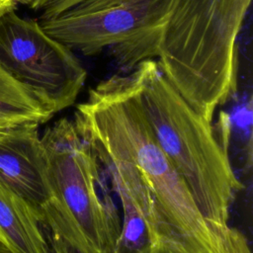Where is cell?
Returning <instances> with one entry per match:
<instances>
[{
	"mask_svg": "<svg viewBox=\"0 0 253 253\" xmlns=\"http://www.w3.org/2000/svg\"><path fill=\"white\" fill-rule=\"evenodd\" d=\"M73 122L79 134L141 214L152 243L190 253H250L242 233L213 228L156 142L140 109L133 75H113L89 89Z\"/></svg>",
	"mask_w": 253,
	"mask_h": 253,
	"instance_id": "obj_1",
	"label": "cell"
},
{
	"mask_svg": "<svg viewBox=\"0 0 253 253\" xmlns=\"http://www.w3.org/2000/svg\"><path fill=\"white\" fill-rule=\"evenodd\" d=\"M140 109L156 142L186 184L205 219L224 235L235 236L229 210L243 186L211 123L174 89L157 60L146 59L131 71Z\"/></svg>",
	"mask_w": 253,
	"mask_h": 253,
	"instance_id": "obj_2",
	"label": "cell"
},
{
	"mask_svg": "<svg viewBox=\"0 0 253 253\" xmlns=\"http://www.w3.org/2000/svg\"><path fill=\"white\" fill-rule=\"evenodd\" d=\"M250 5L251 0H179L163 31L160 71L210 123L237 91L238 36Z\"/></svg>",
	"mask_w": 253,
	"mask_h": 253,
	"instance_id": "obj_3",
	"label": "cell"
},
{
	"mask_svg": "<svg viewBox=\"0 0 253 253\" xmlns=\"http://www.w3.org/2000/svg\"><path fill=\"white\" fill-rule=\"evenodd\" d=\"M47 192L41 218L48 243L72 253H112L121 231L103 187L101 163L73 120L61 118L41 136Z\"/></svg>",
	"mask_w": 253,
	"mask_h": 253,
	"instance_id": "obj_4",
	"label": "cell"
},
{
	"mask_svg": "<svg viewBox=\"0 0 253 253\" xmlns=\"http://www.w3.org/2000/svg\"><path fill=\"white\" fill-rule=\"evenodd\" d=\"M179 0H51L40 25L73 51L94 56L107 50L127 73L155 59L166 24Z\"/></svg>",
	"mask_w": 253,
	"mask_h": 253,
	"instance_id": "obj_5",
	"label": "cell"
},
{
	"mask_svg": "<svg viewBox=\"0 0 253 253\" xmlns=\"http://www.w3.org/2000/svg\"><path fill=\"white\" fill-rule=\"evenodd\" d=\"M0 67L54 114L74 104L87 78L72 49L15 10L0 16Z\"/></svg>",
	"mask_w": 253,
	"mask_h": 253,
	"instance_id": "obj_6",
	"label": "cell"
},
{
	"mask_svg": "<svg viewBox=\"0 0 253 253\" xmlns=\"http://www.w3.org/2000/svg\"><path fill=\"white\" fill-rule=\"evenodd\" d=\"M39 126L25 125L0 135V180L28 200L41 215L47 192Z\"/></svg>",
	"mask_w": 253,
	"mask_h": 253,
	"instance_id": "obj_7",
	"label": "cell"
},
{
	"mask_svg": "<svg viewBox=\"0 0 253 253\" xmlns=\"http://www.w3.org/2000/svg\"><path fill=\"white\" fill-rule=\"evenodd\" d=\"M0 242L12 253H48L38 210L0 180Z\"/></svg>",
	"mask_w": 253,
	"mask_h": 253,
	"instance_id": "obj_8",
	"label": "cell"
},
{
	"mask_svg": "<svg viewBox=\"0 0 253 253\" xmlns=\"http://www.w3.org/2000/svg\"><path fill=\"white\" fill-rule=\"evenodd\" d=\"M53 115L31 89L0 67V135L25 125L43 124Z\"/></svg>",
	"mask_w": 253,
	"mask_h": 253,
	"instance_id": "obj_9",
	"label": "cell"
},
{
	"mask_svg": "<svg viewBox=\"0 0 253 253\" xmlns=\"http://www.w3.org/2000/svg\"><path fill=\"white\" fill-rule=\"evenodd\" d=\"M113 188L121 200L123 219L112 253H149L152 241L145 221L126 193L119 186L113 185Z\"/></svg>",
	"mask_w": 253,
	"mask_h": 253,
	"instance_id": "obj_10",
	"label": "cell"
},
{
	"mask_svg": "<svg viewBox=\"0 0 253 253\" xmlns=\"http://www.w3.org/2000/svg\"><path fill=\"white\" fill-rule=\"evenodd\" d=\"M149 253H190V252L173 242L156 241L152 243Z\"/></svg>",
	"mask_w": 253,
	"mask_h": 253,
	"instance_id": "obj_11",
	"label": "cell"
},
{
	"mask_svg": "<svg viewBox=\"0 0 253 253\" xmlns=\"http://www.w3.org/2000/svg\"><path fill=\"white\" fill-rule=\"evenodd\" d=\"M31 0H0V16L3 14L15 10L19 4L29 5Z\"/></svg>",
	"mask_w": 253,
	"mask_h": 253,
	"instance_id": "obj_12",
	"label": "cell"
},
{
	"mask_svg": "<svg viewBox=\"0 0 253 253\" xmlns=\"http://www.w3.org/2000/svg\"><path fill=\"white\" fill-rule=\"evenodd\" d=\"M51 0H31L29 6L34 11H41L47 3H49Z\"/></svg>",
	"mask_w": 253,
	"mask_h": 253,
	"instance_id": "obj_13",
	"label": "cell"
},
{
	"mask_svg": "<svg viewBox=\"0 0 253 253\" xmlns=\"http://www.w3.org/2000/svg\"><path fill=\"white\" fill-rule=\"evenodd\" d=\"M48 253H72L71 251H69L66 248H62V247H58V248H49Z\"/></svg>",
	"mask_w": 253,
	"mask_h": 253,
	"instance_id": "obj_14",
	"label": "cell"
}]
</instances>
